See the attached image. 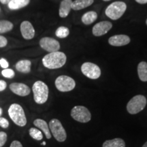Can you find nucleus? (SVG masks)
Instances as JSON below:
<instances>
[{"mask_svg":"<svg viewBox=\"0 0 147 147\" xmlns=\"http://www.w3.org/2000/svg\"><path fill=\"white\" fill-rule=\"evenodd\" d=\"M71 117L78 122L85 123L91 121V113L87 108L82 106H74L71 110Z\"/></svg>","mask_w":147,"mask_h":147,"instance_id":"nucleus-8","label":"nucleus"},{"mask_svg":"<svg viewBox=\"0 0 147 147\" xmlns=\"http://www.w3.org/2000/svg\"><path fill=\"white\" fill-rule=\"evenodd\" d=\"M55 87L61 92H68L74 89L76 82L72 78L66 75L58 76L55 81Z\"/></svg>","mask_w":147,"mask_h":147,"instance_id":"nucleus-7","label":"nucleus"},{"mask_svg":"<svg viewBox=\"0 0 147 147\" xmlns=\"http://www.w3.org/2000/svg\"><path fill=\"white\" fill-rule=\"evenodd\" d=\"M10 125V123L5 118L0 117V127L3 129H7Z\"/></svg>","mask_w":147,"mask_h":147,"instance_id":"nucleus-28","label":"nucleus"},{"mask_svg":"<svg viewBox=\"0 0 147 147\" xmlns=\"http://www.w3.org/2000/svg\"><path fill=\"white\" fill-rule=\"evenodd\" d=\"M138 74L140 80L142 82H147V63L141 61L137 67Z\"/></svg>","mask_w":147,"mask_h":147,"instance_id":"nucleus-21","label":"nucleus"},{"mask_svg":"<svg viewBox=\"0 0 147 147\" xmlns=\"http://www.w3.org/2000/svg\"><path fill=\"white\" fill-rule=\"evenodd\" d=\"M32 91L35 102L38 104H43L49 98V89L47 84L41 80H38L33 84Z\"/></svg>","mask_w":147,"mask_h":147,"instance_id":"nucleus-3","label":"nucleus"},{"mask_svg":"<svg viewBox=\"0 0 147 147\" xmlns=\"http://www.w3.org/2000/svg\"><path fill=\"white\" fill-rule=\"evenodd\" d=\"M146 25H147V18H146Z\"/></svg>","mask_w":147,"mask_h":147,"instance_id":"nucleus-39","label":"nucleus"},{"mask_svg":"<svg viewBox=\"0 0 147 147\" xmlns=\"http://www.w3.org/2000/svg\"><path fill=\"white\" fill-rule=\"evenodd\" d=\"M51 133L56 140L59 142H63L67 138V134L59 120L53 119L50 121L49 124Z\"/></svg>","mask_w":147,"mask_h":147,"instance_id":"nucleus-6","label":"nucleus"},{"mask_svg":"<svg viewBox=\"0 0 147 147\" xmlns=\"http://www.w3.org/2000/svg\"><path fill=\"white\" fill-rule=\"evenodd\" d=\"M94 2V0H74L72 1L71 8L74 10H80L90 6Z\"/></svg>","mask_w":147,"mask_h":147,"instance_id":"nucleus-19","label":"nucleus"},{"mask_svg":"<svg viewBox=\"0 0 147 147\" xmlns=\"http://www.w3.org/2000/svg\"><path fill=\"white\" fill-rule=\"evenodd\" d=\"M40 47L48 53H53L59 51L60 49V43L58 40L51 37H44L39 42Z\"/></svg>","mask_w":147,"mask_h":147,"instance_id":"nucleus-10","label":"nucleus"},{"mask_svg":"<svg viewBox=\"0 0 147 147\" xmlns=\"http://www.w3.org/2000/svg\"><path fill=\"white\" fill-rule=\"evenodd\" d=\"M7 88V83L5 80H0V92L3 91Z\"/></svg>","mask_w":147,"mask_h":147,"instance_id":"nucleus-31","label":"nucleus"},{"mask_svg":"<svg viewBox=\"0 0 147 147\" xmlns=\"http://www.w3.org/2000/svg\"><path fill=\"white\" fill-rule=\"evenodd\" d=\"M29 134L30 136L36 140L40 141L43 139V134L41 131H40L39 129L34 127L30 128L29 130Z\"/></svg>","mask_w":147,"mask_h":147,"instance_id":"nucleus-25","label":"nucleus"},{"mask_svg":"<svg viewBox=\"0 0 147 147\" xmlns=\"http://www.w3.org/2000/svg\"><path fill=\"white\" fill-rule=\"evenodd\" d=\"M10 147H23L21 142L18 140H14L12 141L10 144Z\"/></svg>","mask_w":147,"mask_h":147,"instance_id":"nucleus-32","label":"nucleus"},{"mask_svg":"<svg viewBox=\"0 0 147 147\" xmlns=\"http://www.w3.org/2000/svg\"><path fill=\"white\" fill-rule=\"evenodd\" d=\"M135 1L140 4H146L147 3V0H135Z\"/></svg>","mask_w":147,"mask_h":147,"instance_id":"nucleus-33","label":"nucleus"},{"mask_svg":"<svg viewBox=\"0 0 147 147\" xmlns=\"http://www.w3.org/2000/svg\"><path fill=\"white\" fill-rule=\"evenodd\" d=\"M14 28V24L8 20H0V34H5Z\"/></svg>","mask_w":147,"mask_h":147,"instance_id":"nucleus-23","label":"nucleus"},{"mask_svg":"<svg viewBox=\"0 0 147 147\" xmlns=\"http://www.w3.org/2000/svg\"><path fill=\"white\" fill-rule=\"evenodd\" d=\"M20 31L21 36L26 40H32L36 34L34 26L29 21H23L22 22L20 25Z\"/></svg>","mask_w":147,"mask_h":147,"instance_id":"nucleus-12","label":"nucleus"},{"mask_svg":"<svg viewBox=\"0 0 147 147\" xmlns=\"http://www.w3.org/2000/svg\"><path fill=\"white\" fill-rule=\"evenodd\" d=\"M34 125L36 127H38L40 130L45 134L46 138L47 139H51L52 136H51V133L49 129V125L46 122L45 120L41 119H37L34 121Z\"/></svg>","mask_w":147,"mask_h":147,"instance_id":"nucleus-16","label":"nucleus"},{"mask_svg":"<svg viewBox=\"0 0 147 147\" xmlns=\"http://www.w3.org/2000/svg\"><path fill=\"white\" fill-rule=\"evenodd\" d=\"M142 147H147V142H146L144 144V145H143Z\"/></svg>","mask_w":147,"mask_h":147,"instance_id":"nucleus-36","label":"nucleus"},{"mask_svg":"<svg viewBox=\"0 0 147 147\" xmlns=\"http://www.w3.org/2000/svg\"><path fill=\"white\" fill-rule=\"evenodd\" d=\"M81 71L85 76L90 79L99 78L101 76V69L96 64L91 62H85L81 65Z\"/></svg>","mask_w":147,"mask_h":147,"instance_id":"nucleus-9","label":"nucleus"},{"mask_svg":"<svg viewBox=\"0 0 147 147\" xmlns=\"http://www.w3.org/2000/svg\"><path fill=\"white\" fill-rule=\"evenodd\" d=\"M72 5V0H62L59 9V15L61 18H66L69 15Z\"/></svg>","mask_w":147,"mask_h":147,"instance_id":"nucleus-15","label":"nucleus"},{"mask_svg":"<svg viewBox=\"0 0 147 147\" xmlns=\"http://www.w3.org/2000/svg\"><path fill=\"white\" fill-rule=\"evenodd\" d=\"M97 18V13L95 11H89L82 16L81 21L82 23L86 25H89L96 21Z\"/></svg>","mask_w":147,"mask_h":147,"instance_id":"nucleus-20","label":"nucleus"},{"mask_svg":"<svg viewBox=\"0 0 147 147\" xmlns=\"http://www.w3.org/2000/svg\"><path fill=\"white\" fill-rule=\"evenodd\" d=\"M1 74L2 76L4 77V78H13L14 76H15V72L12 69H10V68H6V69H3L2 71H1Z\"/></svg>","mask_w":147,"mask_h":147,"instance_id":"nucleus-26","label":"nucleus"},{"mask_svg":"<svg viewBox=\"0 0 147 147\" xmlns=\"http://www.w3.org/2000/svg\"><path fill=\"white\" fill-rule=\"evenodd\" d=\"M2 113H3L2 108H0V117H1V115H2Z\"/></svg>","mask_w":147,"mask_h":147,"instance_id":"nucleus-35","label":"nucleus"},{"mask_svg":"<svg viewBox=\"0 0 147 147\" xmlns=\"http://www.w3.org/2000/svg\"><path fill=\"white\" fill-rule=\"evenodd\" d=\"M31 67H32V61L29 59L20 60L15 64L16 69L21 73H29L31 71Z\"/></svg>","mask_w":147,"mask_h":147,"instance_id":"nucleus-17","label":"nucleus"},{"mask_svg":"<svg viewBox=\"0 0 147 147\" xmlns=\"http://www.w3.org/2000/svg\"><path fill=\"white\" fill-rule=\"evenodd\" d=\"M10 90L14 94L21 97H25L30 94L31 89L27 84L21 82H13L9 86Z\"/></svg>","mask_w":147,"mask_h":147,"instance_id":"nucleus-13","label":"nucleus"},{"mask_svg":"<svg viewBox=\"0 0 147 147\" xmlns=\"http://www.w3.org/2000/svg\"><path fill=\"white\" fill-rule=\"evenodd\" d=\"M146 103V98L144 95H137L129 101L127 104V110L131 115H136L143 110Z\"/></svg>","mask_w":147,"mask_h":147,"instance_id":"nucleus-5","label":"nucleus"},{"mask_svg":"<svg viewBox=\"0 0 147 147\" xmlns=\"http://www.w3.org/2000/svg\"><path fill=\"white\" fill-rule=\"evenodd\" d=\"M10 0H0V3H2L3 5H8Z\"/></svg>","mask_w":147,"mask_h":147,"instance_id":"nucleus-34","label":"nucleus"},{"mask_svg":"<svg viewBox=\"0 0 147 147\" xmlns=\"http://www.w3.org/2000/svg\"><path fill=\"white\" fill-rule=\"evenodd\" d=\"M67 61V57L63 52L49 53L42 58V64L48 69H55L62 67Z\"/></svg>","mask_w":147,"mask_h":147,"instance_id":"nucleus-1","label":"nucleus"},{"mask_svg":"<svg viewBox=\"0 0 147 147\" xmlns=\"http://www.w3.org/2000/svg\"><path fill=\"white\" fill-rule=\"evenodd\" d=\"M102 147H125V142L121 138L108 140L103 143Z\"/></svg>","mask_w":147,"mask_h":147,"instance_id":"nucleus-22","label":"nucleus"},{"mask_svg":"<svg viewBox=\"0 0 147 147\" xmlns=\"http://www.w3.org/2000/svg\"><path fill=\"white\" fill-rule=\"evenodd\" d=\"M113 27V23L108 21H103L95 24L92 29V34L96 37H100L107 34Z\"/></svg>","mask_w":147,"mask_h":147,"instance_id":"nucleus-11","label":"nucleus"},{"mask_svg":"<svg viewBox=\"0 0 147 147\" xmlns=\"http://www.w3.org/2000/svg\"><path fill=\"white\" fill-rule=\"evenodd\" d=\"M130 38L127 35L119 34L111 36L108 39V43L113 47H123L129 44Z\"/></svg>","mask_w":147,"mask_h":147,"instance_id":"nucleus-14","label":"nucleus"},{"mask_svg":"<svg viewBox=\"0 0 147 147\" xmlns=\"http://www.w3.org/2000/svg\"><path fill=\"white\" fill-rule=\"evenodd\" d=\"M103 1H110V0H103Z\"/></svg>","mask_w":147,"mask_h":147,"instance_id":"nucleus-38","label":"nucleus"},{"mask_svg":"<svg viewBox=\"0 0 147 147\" xmlns=\"http://www.w3.org/2000/svg\"><path fill=\"white\" fill-rule=\"evenodd\" d=\"M8 45V40L3 36L0 35V48H4Z\"/></svg>","mask_w":147,"mask_h":147,"instance_id":"nucleus-29","label":"nucleus"},{"mask_svg":"<svg viewBox=\"0 0 147 147\" xmlns=\"http://www.w3.org/2000/svg\"><path fill=\"white\" fill-rule=\"evenodd\" d=\"M0 12H1V8H0Z\"/></svg>","mask_w":147,"mask_h":147,"instance_id":"nucleus-40","label":"nucleus"},{"mask_svg":"<svg viewBox=\"0 0 147 147\" xmlns=\"http://www.w3.org/2000/svg\"><path fill=\"white\" fill-rule=\"evenodd\" d=\"M31 0H10L8 7L10 10H18L27 6Z\"/></svg>","mask_w":147,"mask_h":147,"instance_id":"nucleus-18","label":"nucleus"},{"mask_svg":"<svg viewBox=\"0 0 147 147\" xmlns=\"http://www.w3.org/2000/svg\"><path fill=\"white\" fill-rule=\"evenodd\" d=\"M0 66H1V67H2L3 69L8 68L9 63L8 61L6 60V59L5 58L0 59Z\"/></svg>","mask_w":147,"mask_h":147,"instance_id":"nucleus-30","label":"nucleus"},{"mask_svg":"<svg viewBox=\"0 0 147 147\" xmlns=\"http://www.w3.org/2000/svg\"><path fill=\"white\" fill-rule=\"evenodd\" d=\"M8 136L4 131H0V147H2L7 142Z\"/></svg>","mask_w":147,"mask_h":147,"instance_id":"nucleus-27","label":"nucleus"},{"mask_svg":"<svg viewBox=\"0 0 147 147\" xmlns=\"http://www.w3.org/2000/svg\"><path fill=\"white\" fill-rule=\"evenodd\" d=\"M126 10V3L123 1H117L108 5L105 10V14L110 19L116 21L123 15Z\"/></svg>","mask_w":147,"mask_h":147,"instance_id":"nucleus-4","label":"nucleus"},{"mask_svg":"<svg viewBox=\"0 0 147 147\" xmlns=\"http://www.w3.org/2000/svg\"><path fill=\"white\" fill-rule=\"evenodd\" d=\"M69 34V29L67 27L65 26H60L55 31V36L59 38H67Z\"/></svg>","mask_w":147,"mask_h":147,"instance_id":"nucleus-24","label":"nucleus"},{"mask_svg":"<svg viewBox=\"0 0 147 147\" xmlns=\"http://www.w3.org/2000/svg\"><path fill=\"white\" fill-rule=\"evenodd\" d=\"M46 144H47V143H46V142H43L42 143V145H46Z\"/></svg>","mask_w":147,"mask_h":147,"instance_id":"nucleus-37","label":"nucleus"},{"mask_svg":"<svg viewBox=\"0 0 147 147\" xmlns=\"http://www.w3.org/2000/svg\"><path fill=\"white\" fill-rule=\"evenodd\" d=\"M8 115L14 124L19 127H25L27 124V118L25 111L18 104H11L8 110Z\"/></svg>","mask_w":147,"mask_h":147,"instance_id":"nucleus-2","label":"nucleus"}]
</instances>
